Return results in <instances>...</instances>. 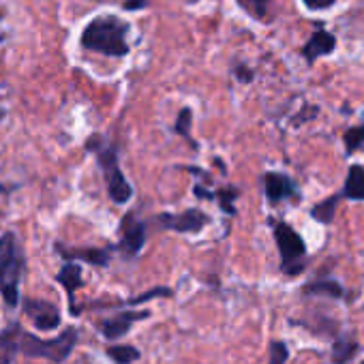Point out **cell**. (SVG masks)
Instances as JSON below:
<instances>
[{"label":"cell","instance_id":"cell-22","mask_svg":"<svg viewBox=\"0 0 364 364\" xmlns=\"http://www.w3.org/2000/svg\"><path fill=\"white\" fill-rule=\"evenodd\" d=\"M236 198H238V191H236V189L221 191V193H218V204H221V208H223L225 212L234 214V212H236V208H234Z\"/></svg>","mask_w":364,"mask_h":364},{"label":"cell","instance_id":"cell-2","mask_svg":"<svg viewBox=\"0 0 364 364\" xmlns=\"http://www.w3.org/2000/svg\"><path fill=\"white\" fill-rule=\"evenodd\" d=\"M129 26L114 15L94 17L82 33V47L90 52H99L105 56H125L129 52L127 45Z\"/></svg>","mask_w":364,"mask_h":364},{"label":"cell","instance_id":"cell-7","mask_svg":"<svg viewBox=\"0 0 364 364\" xmlns=\"http://www.w3.org/2000/svg\"><path fill=\"white\" fill-rule=\"evenodd\" d=\"M146 242V225L135 221L133 214H127L123 218V240H120V251L125 257H135Z\"/></svg>","mask_w":364,"mask_h":364},{"label":"cell","instance_id":"cell-5","mask_svg":"<svg viewBox=\"0 0 364 364\" xmlns=\"http://www.w3.org/2000/svg\"><path fill=\"white\" fill-rule=\"evenodd\" d=\"M24 315L31 320V324L37 330H56L62 322L60 311L56 304L47 300H37V298H26L24 300Z\"/></svg>","mask_w":364,"mask_h":364},{"label":"cell","instance_id":"cell-11","mask_svg":"<svg viewBox=\"0 0 364 364\" xmlns=\"http://www.w3.org/2000/svg\"><path fill=\"white\" fill-rule=\"evenodd\" d=\"M56 251L62 255V259H82L92 266H107L110 263V251L107 249H67L60 242H56Z\"/></svg>","mask_w":364,"mask_h":364},{"label":"cell","instance_id":"cell-10","mask_svg":"<svg viewBox=\"0 0 364 364\" xmlns=\"http://www.w3.org/2000/svg\"><path fill=\"white\" fill-rule=\"evenodd\" d=\"M148 311H141V313H135V311H123V313H118L114 315V318L105 320L101 324V334L105 338H110V341H116V338L120 336H125L131 328L133 322H139V320H146L148 318Z\"/></svg>","mask_w":364,"mask_h":364},{"label":"cell","instance_id":"cell-14","mask_svg":"<svg viewBox=\"0 0 364 364\" xmlns=\"http://www.w3.org/2000/svg\"><path fill=\"white\" fill-rule=\"evenodd\" d=\"M343 196L349 198V200H358V202L364 200V167L362 165H352L349 167Z\"/></svg>","mask_w":364,"mask_h":364},{"label":"cell","instance_id":"cell-23","mask_svg":"<svg viewBox=\"0 0 364 364\" xmlns=\"http://www.w3.org/2000/svg\"><path fill=\"white\" fill-rule=\"evenodd\" d=\"M287 360V347L283 343H272L270 347V364H283Z\"/></svg>","mask_w":364,"mask_h":364},{"label":"cell","instance_id":"cell-29","mask_svg":"<svg viewBox=\"0 0 364 364\" xmlns=\"http://www.w3.org/2000/svg\"><path fill=\"white\" fill-rule=\"evenodd\" d=\"M144 5H146V0H129L125 7L127 9H137V7H144Z\"/></svg>","mask_w":364,"mask_h":364},{"label":"cell","instance_id":"cell-3","mask_svg":"<svg viewBox=\"0 0 364 364\" xmlns=\"http://www.w3.org/2000/svg\"><path fill=\"white\" fill-rule=\"evenodd\" d=\"M26 270L24 251L13 232H5L0 236V294L7 309H17L19 304V283Z\"/></svg>","mask_w":364,"mask_h":364},{"label":"cell","instance_id":"cell-21","mask_svg":"<svg viewBox=\"0 0 364 364\" xmlns=\"http://www.w3.org/2000/svg\"><path fill=\"white\" fill-rule=\"evenodd\" d=\"M191 120H193V114H191V110H180V114H178V120H176V133L178 135H182V137H189V129H191Z\"/></svg>","mask_w":364,"mask_h":364},{"label":"cell","instance_id":"cell-19","mask_svg":"<svg viewBox=\"0 0 364 364\" xmlns=\"http://www.w3.org/2000/svg\"><path fill=\"white\" fill-rule=\"evenodd\" d=\"M345 148L347 153H356L358 148H362L364 146V125L362 127H354L345 133Z\"/></svg>","mask_w":364,"mask_h":364},{"label":"cell","instance_id":"cell-18","mask_svg":"<svg viewBox=\"0 0 364 364\" xmlns=\"http://www.w3.org/2000/svg\"><path fill=\"white\" fill-rule=\"evenodd\" d=\"M356 354H358L356 341H338V343L332 347V360H334V364L349 362Z\"/></svg>","mask_w":364,"mask_h":364},{"label":"cell","instance_id":"cell-6","mask_svg":"<svg viewBox=\"0 0 364 364\" xmlns=\"http://www.w3.org/2000/svg\"><path fill=\"white\" fill-rule=\"evenodd\" d=\"M275 238H277V245H279V251H281V257H283V268H287V266L298 261L306 253V247H304L300 234L294 232V229H291L289 225H285V223H279L277 225Z\"/></svg>","mask_w":364,"mask_h":364},{"label":"cell","instance_id":"cell-9","mask_svg":"<svg viewBox=\"0 0 364 364\" xmlns=\"http://www.w3.org/2000/svg\"><path fill=\"white\" fill-rule=\"evenodd\" d=\"M56 281L64 287L67 296H69V309L73 315H80V309L76 306V291L84 285V279H82V266L76 263V261H67L62 268L58 270L56 275Z\"/></svg>","mask_w":364,"mask_h":364},{"label":"cell","instance_id":"cell-26","mask_svg":"<svg viewBox=\"0 0 364 364\" xmlns=\"http://www.w3.org/2000/svg\"><path fill=\"white\" fill-rule=\"evenodd\" d=\"M236 76L240 78V82H251L253 80V73L247 67H238L236 69Z\"/></svg>","mask_w":364,"mask_h":364},{"label":"cell","instance_id":"cell-13","mask_svg":"<svg viewBox=\"0 0 364 364\" xmlns=\"http://www.w3.org/2000/svg\"><path fill=\"white\" fill-rule=\"evenodd\" d=\"M334 45H336L334 35H330V33H326V31H318V33H315V35L311 37V41L304 45V56L313 62L315 58L330 54V52L334 50Z\"/></svg>","mask_w":364,"mask_h":364},{"label":"cell","instance_id":"cell-20","mask_svg":"<svg viewBox=\"0 0 364 364\" xmlns=\"http://www.w3.org/2000/svg\"><path fill=\"white\" fill-rule=\"evenodd\" d=\"M174 294H172V289L169 287H155V289H148L146 294H141V296H135V298H131L129 300V304H144V302H148V300H153V298H172Z\"/></svg>","mask_w":364,"mask_h":364},{"label":"cell","instance_id":"cell-15","mask_svg":"<svg viewBox=\"0 0 364 364\" xmlns=\"http://www.w3.org/2000/svg\"><path fill=\"white\" fill-rule=\"evenodd\" d=\"M304 294H311V296H315V294H320V296H332V298H341L343 296V287L338 285L336 281H315V283H311V285H306L304 287Z\"/></svg>","mask_w":364,"mask_h":364},{"label":"cell","instance_id":"cell-16","mask_svg":"<svg viewBox=\"0 0 364 364\" xmlns=\"http://www.w3.org/2000/svg\"><path fill=\"white\" fill-rule=\"evenodd\" d=\"M338 196H332V198H328V200H324L322 204H318L313 208V218L315 221H320V223H332V218H334V212H336V206H338Z\"/></svg>","mask_w":364,"mask_h":364},{"label":"cell","instance_id":"cell-4","mask_svg":"<svg viewBox=\"0 0 364 364\" xmlns=\"http://www.w3.org/2000/svg\"><path fill=\"white\" fill-rule=\"evenodd\" d=\"M88 150L96 153V161H99V167L103 169V176L107 182V193L114 204L123 206L133 198V189L127 182V178L120 172V165H118V157L116 150L110 148V146H103V139L99 135H92L86 144Z\"/></svg>","mask_w":364,"mask_h":364},{"label":"cell","instance_id":"cell-30","mask_svg":"<svg viewBox=\"0 0 364 364\" xmlns=\"http://www.w3.org/2000/svg\"><path fill=\"white\" fill-rule=\"evenodd\" d=\"M5 116H7V112H5L3 107H0V123H3V120H5Z\"/></svg>","mask_w":364,"mask_h":364},{"label":"cell","instance_id":"cell-8","mask_svg":"<svg viewBox=\"0 0 364 364\" xmlns=\"http://www.w3.org/2000/svg\"><path fill=\"white\" fill-rule=\"evenodd\" d=\"M159 221L174 229V232H200L206 223H208V216L200 210H184L182 214H161Z\"/></svg>","mask_w":364,"mask_h":364},{"label":"cell","instance_id":"cell-28","mask_svg":"<svg viewBox=\"0 0 364 364\" xmlns=\"http://www.w3.org/2000/svg\"><path fill=\"white\" fill-rule=\"evenodd\" d=\"M302 268H304L302 263H298V266H287L285 272H287V275H298V272H302Z\"/></svg>","mask_w":364,"mask_h":364},{"label":"cell","instance_id":"cell-17","mask_svg":"<svg viewBox=\"0 0 364 364\" xmlns=\"http://www.w3.org/2000/svg\"><path fill=\"white\" fill-rule=\"evenodd\" d=\"M105 354L116 364H133L135 360H139V349H135L133 345H112Z\"/></svg>","mask_w":364,"mask_h":364},{"label":"cell","instance_id":"cell-25","mask_svg":"<svg viewBox=\"0 0 364 364\" xmlns=\"http://www.w3.org/2000/svg\"><path fill=\"white\" fill-rule=\"evenodd\" d=\"M302 3L313 11H320V9H328L330 5L336 3V0H302Z\"/></svg>","mask_w":364,"mask_h":364},{"label":"cell","instance_id":"cell-12","mask_svg":"<svg viewBox=\"0 0 364 364\" xmlns=\"http://www.w3.org/2000/svg\"><path fill=\"white\" fill-rule=\"evenodd\" d=\"M263 184H266V196H268L270 202H283L294 196V182L283 174L268 172L263 178Z\"/></svg>","mask_w":364,"mask_h":364},{"label":"cell","instance_id":"cell-27","mask_svg":"<svg viewBox=\"0 0 364 364\" xmlns=\"http://www.w3.org/2000/svg\"><path fill=\"white\" fill-rule=\"evenodd\" d=\"M13 358H15V356H11L9 352L0 349V364H13Z\"/></svg>","mask_w":364,"mask_h":364},{"label":"cell","instance_id":"cell-1","mask_svg":"<svg viewBox=\"0 0 364 364\" xmlns=\"http://www.w3.org/2000/svg\"><path fill=\"white\" fill-rule=\"evenodd\" d=\"M78 336L80 334L76 328H64L54 338H39L37 334L21 330V326L13 322L0 332V349L9 352L11 356L24 354L28 358H41L54 364H62L73 354V349H76Z\"/></svg>","mask_w":364,"mask_h":364},{"label":"cell","instance_id":"cell-24","mask_svg":"<svg viewBox=\"0 0 364 364\" xmlns=\"http://www.w3.org/2000/svg\"><path fill=\"white\" fill-rule=\"evenodd\" d=\"M240 3H245L247 7H251V11H253L257 17H263V13H266V5H268V0H240Z\"/></svg>","mask_w":364,"mask_h":364}]
</instances>
